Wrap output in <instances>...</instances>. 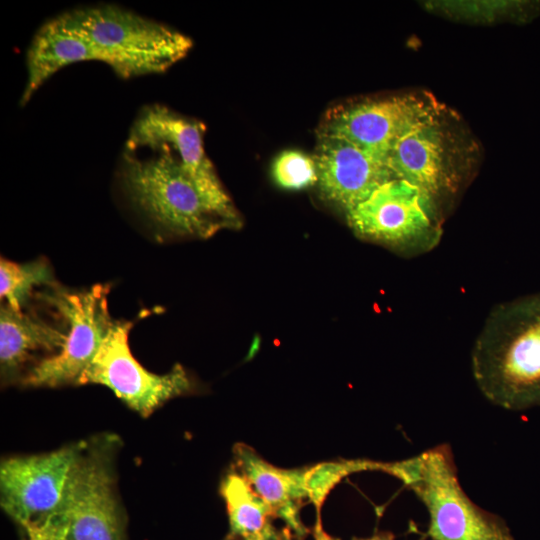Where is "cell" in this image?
Listing matches in <instances>:
<instances>
[{"mask_svg":"<svg viewBox=\"0 0 540 540\" xmlns=\"http://www.w3.org/2000/svg\"><path fill=\"white\" fill-rule=\"evenodd\" d=\"M272 177L276 185L283 189L311 187L318 181L315 159L302 151H283L273 162Z\"/></svg>","mask_w":540,"mask_h":540,"instance_id":"obj_19","label":"cell"},{"mask_svg":"<svg viewBox=\"0 0 540 540\" xmlns=\"http://www.w3.org/2000/svg\"><path fill=\"white\" fill-rule=\"evenodd\" d=\"M132 323L113 321L78 385L100 384L142 417L150 416L168 400L188 393L192 382L177 364L159 375L146 370L128 344Z\"/></svg>","mask_w":540,"mask_h":540,"instance_id":"obj_10","label":"cell"},{"mask_svg":"<svg viewBox=\"0 0 540 540\" xmlns=\"http://www.w3.org/2000/svg\"><path fill=\"white\" fill-rule=\"evenodd\" d=\"M193 43L170 26L113 4L59 13L36 31L26 53L25 105L57 71L81 61L107 64L122 79L163 73Z\"/></svg>","mask_w":540,"mask_h":540,"instance_id":"obj_1","label":"cell"},{"mask_svg":"<svg viewBox=\"0 0 540 540\" xmlns=\"http://www.w3.org/2000/svg\"><path fill=\"white\" fill-rule=\"evenodd\" d=\"M116 438L81 441L65 493L63 540H125L114 471Z\"/></svg>","mask_w":540,"mask_h":540,"instance_id":"obj_6","label":"cell"},{"mask_svg":"<svg viewBox=\"0 0 540 540\" xmlns=\"http://www.w3.org/2000/svg\"><path fill=\"white\" fill-rule=\"evenodd\" d=\"M236 472L244 477L259 497L269 506L274 517L285 522L298 537L307 533L300 509L309 499L307 468L283 469L262 458L252 447H234Z\"/></svg>","mask_w":540,"mask_h":540,"instance_id":"obj_13","label":"cell"},{"mask_svg":"<svg viewBox=\"0 0 540 540\" xmlns=\"http://www.w3.org/2000/svg\"><path fill=\"white\" fill-rule=\"evenodd\" d=\"M392 466L393 462L351 459L321 463L307 468L309 500L320 514V507L326 496L344 477L362 471H380L391 475Z\"/></svg>","mask_w":540,"mask_h":540,"instance_id":"obj_17","label":"cell"},{"mask_svg":"<svg viewBox=\"0 0 540 540\" xmlns=\"http://www.w3.org/2000/svg\"><path fill=\"white\" fill-rule=\"evenodd\" d=\"M445 113L446 107L428 92L364 98L330 109L317 134L347 140L387 161L402 138Z\"/></svg>","mask_w":540,"mask_h":540,"instance_id":"obj_8","label":"cell"},{"mask_svg":"<svg viewBox=\"0 0 540 540\" xmlns=\"http://www.w3.org/2000/svg\"><path fill=\"white\" fill-rule=\"evenodd\" d=\"M439 204L427 192L394 178L346 214L359 236L405 255L424 254L442 237Z\"/></svg>","mask_w":540,"mask_h":540,"instance_id":"obj_7","label":"cell"},{"mask_svg":"<svg viewBox=\"0 0 540 540\" xmlns=\"http://www.w3.org/2000/svg\"><path fill=\"white\" fill-rule=\"evenodd\" d=\"M314 540H334L327 532L322 528V523L320 520V514H318V518L316 520V524L314 526ZM282 540H291L290 532L288 530L283 531V539Z\"/></svg>","mask_w":540,"mask_h":540,"instance_id":"obj_20","label":"cell"},{"mask_svg":"<svg viewBox=\"0 0 540 540\" xmlns=\"http://www.w3.org/2000/svg\"><path fill=\"white\" fill-rule=\"evenodd\" d=\"M81 442L35 455L7 457L0 465V504L25 532L63 540L65 493Z\"/></svg>","mask_w":540,"mask_h":540,"instance_id":"obj_5","label":"cell"},{"mask_svg":"<svg viewBox=\"0 0 540 540\" xmlns=\"http://www.w3.org/2000/svg\"><path fill=\"white\" fill-rule=\"evenodd\" d=\"M367 540H394L391 535L388 534H382V535H376L370 539Z\"/></svg>","mask_w":540,"mask_h":540,"instance_id":"obj_22","label":"cell"},{"mask_svg":"<svg viewBox=\"0 0 540 540\" xmlns=\"http://www.w3.org/2000/svg\"><path fill=\"white\" fill-rule=\"evenodd\" d=\"M474 380L492 404L540 407V293L497 305L472 349Z\"/></svg>","mask_w":540,"mask_h":540,"instance_id":"obj_3","label":"cell"},{"mask_svg":"<svg viewBox=\"0 0 540 540\" xmlns=\"http://www.w3.org/2000/svg\"><path fill=\"white\" fill-rule=\"evenodd\" d=\"M39 285L55 286L53 271L45 260L18 264L1 258L0 296L5 305L22 311L33 289Z\"/></svg>","mask_w":540,"mask_h":540,"instance_id":"obj_16","label":"cell"},{"mask_svg":"<svg viewBox=\"0 0 540 540\" xmlns=\"http://www.w3.org/2000/svg\"><path fill=\"white\" fill-rule=\"evenodd\" d=\"M67 333L36 315L5 305L0 310V366L5 381L15 379L35 352L58 353Z\"/></svg>","mask_w":540,"mask_h":540,"instance_id":"obj_14","label":"cell"},{"mask_svg":"<svg viewBox=\"0 0 540 540\" xmlns=\"http://www.w3.org/2000/svg\"><path fill=\"white\" fill-rule=\"evenodd\" d=\"M170 110L151 104L139 111L121 154L119 181L131 204L157 227L175 235L208 238L227 228L182 159Z\"/></svg>","mask_w":540,"mask_h":540,"instance_id":"obj_2","label":"cell"},{"mask_svg":"<svg viewBox=\"0 0 540 540\" xmlns=\"http://www.w3.org/2000/svg\"><path fill=\"white\" fill-rule=\"evenodd\" d=\"M27 540H52V538L44 531L32 530L26 532Z\"/></svg>","mask_w":540,"mask_h":540,"instance_id":"obj_21","label":"cell"},{"mask_svg":"<svg viewBox=\"0 0 540 540\" xmlns=\"http://www.w3.org/2000/svg\"><path fill=\"white\" fill-rule=\"evenodd\" d=\"M446 124V113L402 138L387 161L396 178L440 201L454 195L463 180L458 144Z\"/></svg>","mask_w":540,"mask_h":540,"instance_id":"obj_11","label":"cell"},{"mask_svg":"<svg viewBox=\"0 0 540 540\" xmlns=\"http://www.w3.org/2000/svg\"><path fill=\"white\" fill-rule=\"evenodd\" d=\"M391 475L425 505L428 535L433 540H514L501 518L480 508L465 493L449 445L394 461Z\"/></svg>","mask_w":540,"mask_h":540,"instance_id":"obj_4","label":"cell"},{"mask_svg":"<svg viewBox=\"0 0 540 540\" xmlns=\"http://www.w3.org/2000/svg\"><path fill=\"white\" fill-rule=\"evenodd\" d=\"M109 286L97 284L88 290L71 292L57 285L42 294L67 322V338L62 349L37 362L21 382L32 387L78 385L94 358L113 320L108 311Z\"/></svg>","mask_w":540,"mask_h":540,"instance_id":"obj_9","label":"cell"},{"mask_svg":"<svg viewBox=\"0 0 540 540\" xmlns=\"http://www.w3.org/2000/svg\"><path fill=\"white\" fill-rule=\"evenodd\" d=\"M229 533L225 540H282L274 525L269 506L238 472H230L221 483Z\"/></svg>","mask_w":540,"mask_h":540,"instance_id":"obj_15","label":"cell"},{"mask_svg":"<svg viewBox=\"0 0 540 540\" xmlns=\"http://www.w3.org/2000/svg\"><path fill=\"white\" fill-rule=\"evenodd\" d=\"M313 157L321 195L345 214L396 178L387 161L341 138L318 136Z\"/></svg>","mask_w":540,"mask_h":540,"instance_id":"obj_12","label":"cell"},{"mask_svg":"<svg viewBox=\"0 0 540 540\" xmlns=\"http://www.w3.org/2000/svg\"><path fill=\"white\" fill-rule=\"evenodd\" d=\"M447 2L446 4H436L443 7L444 12L453 13L462 17H483L489 16L507 18L516 23L523 24L531 21L540 15L539 1H496V2Z\"/></svg>","mask_w":540,"mask_h":540,"instance_id":"obj_18","label":"cell"}]
</instances>
